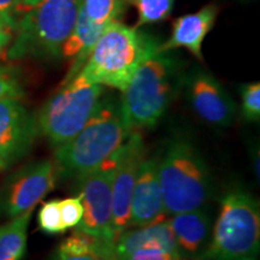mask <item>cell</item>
Instances as JSON below:
<instances>
[{
  "label": "cell",
  "mask_w": 260,
  "mask_h": 260,
  "mask_svg": "<svg viewBox=\"0 0 260 260\" xmlns=\"http://www.w3.org/2000/svg\"><path fill=\"white\" fill-rule=\"evenodd\" d=\"M132 134L125 124L121 103L100 99L82 129L54 148L57 176L77 178L106 161Z\"/></svg>",
  "instance_id": "cell-1"
},
{
  "label": "cell",
  "mask_w": 260,
  "mask_h": 260,
  "mask_svg": "<svg viewBox=\"0 0 260 260\" xmlns=\"http://www.w3.org/2000/svg\"><path fill=\"white\" fill-rule=\"evenodd\" d=\"M80 3L90 21L103 27L117 21L121 11V0H80Z\"/></svg>",
  "instance_id": "cell-21"
},
{
  "label": "cell",
  "mask_w": 260,
  "mask_h": 260,
  "mask_svg": "<svg viewBox=\"0 0 260 260\" xmlns=\"http://www.w3.org/2000/svg\"><path fill=\"white\" fill-rule=\"evenodd\" d=\"M56 167L51 160L28 162L9 175L0 187V219L31 211L54 188Z\"/></svg>",
  "instance_id": "cell-9"
},
{
  "label": "cell",
  "mask_w": 260,
  "mask_h": 260,
  "mask_svg": "<svg viewBox=\"0 0 260 260\" xmlns=\"http://www.w3.org/2000/svg\"><path fill=\"white\" fill-rule=\"evenodd\" d=\"M116 260H186L180 254L157 248L136 249L128 254L118 256Z\"/></svg>",
  "instance_id": "cell-26"
},
{
  "label": "cell",
  "mask_w": 260,
  "mask_h": 260,
  "mask_svg": "<svg viewBox=\"0 0 260 260\" xmlns=\"http://www.w3.org/2000/svg\"><path fill=\"white\" fill-rule=\"evenodd\" d=\"M145 248L164 249L181 255L169 220H159L153 224L123 232L113 242V260L136 249Z\"/></svg>",
  "instance_id": "cell-16"
},
{
  "label": "cell",
  "mask_w": 260,
  "mask_h": 260,
  "mask_svg": "<svg viewBox=\"0 0 260 260\" xmlns=\"http://www.w3.org/2000/svg\"><path fill=\"white\" fill-rule=\"evenodd\" d=\"M59 210L65 229L79 225L83 216V206L80 197L59 200Z\"/></svg>",
  "instance_id": "cell-24"
},
{
  "label": "cell",
  "mask_w": 260,
  "mask_h": 260,
  "mask_svg": "<svg viewBox=\"0 0 260 260\" xmlns=\"http://www.w3.org/2000/svg\"><path fill=\"white\" fill-rule=\"evenodd\" d=\"M187 98L195 115L207 124L225 128L233 123L235 103L212 75L195 71L187 82Z\"/></svg>",
  "instance_id": "cell-12"
},
{
  "label": "cell",
  "mask_w": 260,
  "mask_h": 260,
  "mask_svg": "<svg viewBox=\"0 0 260 260\" xmlns=\"http://www.w3.org/2000/svg\"><path fill=\"white\" fill-rule=\"evenodd\" d=\"M158 175L167 216L201 209L211 197L209 168L188 139L168 145L158 160Z\"/></svg>",
  "instance_id": "cell-5"
},
{
  "label": "cell",
  "mask_w": 260,
  "mask_h": 260,
  "mask_svg": "<svg viewBox=\"0 0 260 260\" xmlns=\"http://www.w3.org/2000/svg\"><path fill=\"white\" fill-rule=\"evenodd\" d=\"M42 2H44V0H19L18 5L16 6L15 11L28 12V11H30L31 9L37 8V6L39 4H41Z\"/></svg>",
  "instance_id": "cell-29"
},
{
  "label": "cell",
  "mask_w": 260,
  "mask_h": 260,
  "mask_svg": "<svg viewBox=\"0 0 260 260\" xmlns=\"http://www.w3.org/2000/svg\"><path fill=\"white\" fill-rule=\"evenodd\" d=\"M39 226L44 233L56 235L65 233V226L61 220L59 200H51L42 205L38 214Z\"/></svg>",
  "instance_id": "cell-22"
},
{
  "label": "cell",
  "mask_w": 260,
  "mask_h": 260,
  "mask_svg": "<svg viewBox=\"0 0 260 260\" xmlns=\"http://www.w3.org/2000/svg\"><path fill=\"white\" fill-rule=\"evenodd\" d=\"M39 134L35 115L17 98L0 100V171L27 155Z\"/></svg>",
  "instance_id": "cell-11"
},
{
  "label": "cell",
  "mask_w": 260,
  "mask_h": 260,
  "mask_svg": "<svg viewBox=\"0 0 260 260\" xmlns=\"http://www.w3.org/2000/svg\"><path fill=\"white\" fill-rule=\"evenodd\" d=\"M28 211L16 218L9 219L0 226V260H22L27 251L28 226L31 218Z\"/></svg>",
  "instance_id": "cell-18"
},
{
  "label": "cell",
  "mask_w": 260,
  "mask_h": 260,
  "mask_svg": "<svg viewBox=\"0 0 260 260\" xmlns=\"http://www.w3.org/2000/svg\"><path fill=\"white\" fill-rule=\"evenodd\" d=\"M159 46L135 28L113 21L94 45L79 74L89 83L123 92L140 64Z\"/></svg>",
  "instance_id": "cell-3"
},
{
  "label": "cell",
  "mask_w": 260,
  "mask_h": 260,
  "mask_svg": "<svg viewBox=\"0 0 260 260\" xmlns=\"http://www.w3.org/2000/svg\"><path fill=\"white\" fill-rule=\"evenodd\" d=\"M241 113L248 122L260 118V83L253 82L241 87Z\"/></svg>",
  "instance_id": "cell-23"
},
{
  "label": "cell",
  "mask_w": 260,
  "mask_h": 260,
  "mask_svg": "<svg viewBox=\"0 0 260 260\" xmlns=\"http://www.w3.org/2000/svg\"><path fill=\"white\" fill-rule=\"evenodd\" d=\"M170 224L178 251L186 260H199L209 245L212 224L203 207L170 216Z\"/></svg>",
  "instance_id": "cell-14"
},
{
  "label": "cell",
  "mask_w": 260,
  "mask_h": 260,
  "mask_svg": "<svg viewBox=\"0 0 260 260\" xmlns=\"http://www.w3.org/2000/svg\"><path fill=\"white\" fill-rule=\"evenodd\" d=\"M138 11L136 27L158 23L170 16L175 0H128Z\"/></svg>",
  "instance_id": "cell-20"
},
{
  "label": "cell",
  "mask_w": 260,
  "mask_h": 260,
  "mask_svg": "<svg viewBox=\"0 0 260 260\" xmlns=\"http://www.w3.org/2000/svg\"><path fill=\"white\" fill-rule=\"evenodd\" d=\"M80 0H44L16 24L10 59H57L76 23Z\"/></svg>",
  "instance_id": "cell-6"
},
{
  "label": "cell",
  "mask_w": 260,
  "mask_h": 260,
  "mask_svg": "<svg viewBox=\"0 0 260 260\" xmlns=\"http://www.w3.org/2000/svg\"><path fill=\"white\" fill-rule=\"evenodd\" d=\"M103 86L89 83L77 74L42 105L37 118L39 134L54 148L73 139L95 111Z\"/></svg>",
  "instance_id": "cell-7"
},
{
  "label": "cell",
  "mask_w": 260,
  "mask_h": 260,
  "mask_svg": "<svg viewBox=\"0 0 260 260\" xmlns=\"http://www.w3.org/2000/svg\"><path fill=\"white\" fill-rule=\"evenodd\" d=\"M180 80L178 60L159 47L140 64L119 100L130 132L157 124L174 99Z\"/></svg>",
  "instance_id": "cell-2"
},
{
  "label": "cell",
  "mask_w": 260,
  "mask_h": 260,
  "mask_svg": "<svg viewBox=\"0 0 260 260\" xmlns=\"http://www.w3.org/2000/svg\"><path fill=\"white\" fill-rule=\"evenodd\" d=\"M16 22L12 16L0 15V51H3L11 42L16 29Z\"/></svg>",
  "instance_id": "cell-27"
},
{
  "label": "cell",
  "mask_w": 260,
  "mask_h": 260,
  "mask_svg": "<svg viewBox=\"0 0 260 260\" xmlns=\"http://www.w3.org/2000/svg\"><path fill=\"white\" fill-rule=\"evenodd\" d=\"M112 175L111 157L100 167L77 177L83 216L77 230L112 249Z\"/></svg>",
  "instance_id": "cell-8"
},
{
  "label": "cell",
  "mask_w": 260,
  "mask_h": 260,
  "mask_svg": "<svg viewBox=\"0 0 260 260\" xmlns=\"http://www.w3.org/2000/svg\"><path fill=\"white\" fill-rule=\"evenodd\" d=\"M165 216L167 214L158 175V159L145 158L139 169L133 190L129 228L153 224L162 220Z\"/></svg>",
  "instance_id": "cell-13"
},
{
  "label": "cell",
  "mask_w": 260,
  "mask_h": 260,
  "mask_svg": "<svg viewBox=\"0 0 260 260\" xmlns=\"http://www.w3.org/2000/svg\"><path fill=\"white\" fill-rule=\"evenodd\" d=\"M106 27L98 25L89 19L82 8H80L79 16H77L76 23L67 40L63 44L60 51V57L64 59L71 60L70 69L65 76L64 83L73 80L80 73L82 67L86 63L90 51L93 50L94 45L102 37Z\"/></svg>",
  "instance_id": "cell-17"
},
{
  "label": "cell",
  "mask_w": 260,
  "mask_h": 260,
  "mask_svg": "<svg viewBox=\"0 0 260 260\" xmlns=\"http://www.w3.org/2000/svg\"><path fill=\"white\" fill-rule=\"evenodd\" d=\"M23 94L19 77L14 69L0 65V100L6 98H19Z\"/></svg>",
  "instance_id": "cell-25"
},
{
  "label": "cell",
  "mask_w": 260,
  "mask_h": 260,
  "mask_svg": "<svg viewBox=\"0 0 260 260\" xmlns=\"http://www.w3.org/2000/svg\"><path fill=\"white\" fill-rule=\"evenodd\" d=\"M146 149L140 130H134L125 142L111 155L112 175V229L115 240L130 226V205L133 190Z\"/></svg>",
  "instance_id": "cell-10"
},
{
  "label": "cell",
  "mask_w": 260,
  "mask_h": 260,
  "mask_svg": "<svg viewBox=\"0 0 260 260\" xmlns=\"http://www.w3.org/2000/svg\"><path fill=\"white\" fill-rule=\"evenodd\" d=\"M217 12L218 10L216 6L206 5L198 12L178 17L174 22L170 39L159 46V51L169 52L175 48L184 47L201 60V46L206 35L213 28Z\"/></svg>",
  "instance_id": "cell-15"
},
{
  "label": "cell",
  "mask_w": 260,
  "mask_h": 260,
  "mask_svg": "<svg viewBox=\"0 0 260 260\" xmlns=\"http://www.w3.org/2000/svg\"><path fill=\"white\" fill-rule=\"evenodd\" d=\"M105 252L102 242L77 230L61 242L53 260H104Z\"/></svg>",
  "instance_id": "cell-19"
},
{
  "label": "cell",
  "mask_w": 260,
  "mask_h": 260,
  "mask_svg": "<svg viewBox=\"0 0 260 260\" xmlns=\"http://www.w3.org/2000/svg\"><path fill=\"white\" fill-rule=\"evenodd\" d=\"M19 0H0V15H9L16 10V6L18 5Z\"/></svg>",
  "instance_id": "cell-28"
},
{
  "label": "cell",
  "mask_w": 260,
  "mask_h": 260,
  "mask_svg": "<svg viewBox=\"0 0 260 260\" xmlns=\"http://www.w3.org/2000/svg\"><path fill=\"white\" fill-rule=\"evenodd\" d=\"M260 207L242 188H234L220 200L218 218L199 260H258Z\"/></svg>",
  "instance_id": "cell-4"
}]
</instances>
